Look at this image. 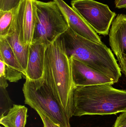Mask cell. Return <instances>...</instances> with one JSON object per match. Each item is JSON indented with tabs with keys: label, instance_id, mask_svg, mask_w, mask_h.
<instances>
[{
	"label": "cell",
	"instance_id": "ba28073f",
	"mask_svg": "<svg viewBox=\"0 0 126 127\" xmlns=\"http://www.w3.org/2000/svg\"><path fill=\"white\" fill-rule=\"evenodd\" d=\"M72 75L75 88L115 83L107 76L78 60L71 59Z\"/></svg>",
	"mask_w": 126,
	"mask_h": 127
},
{
	"label": "cell",
	"instance_id": "6da1fadb",
	"mask_svg": "<svg viewBox=\"0 0 126 127\" xmlns=\"http://www.w3.org/2000/svg\"><path fill=\"white\" fill-rule=\"evenodd\" d=\"M42 77L70 119L73 116L75 88L72 80L71 59L67 54L61 35L47 46Z\"/></svg>",
	"mask_w": 126,
	"mask_h": 127
},
{
	"label": "cell",
	"instance_id": "603a6c76",
	"mask_svg": "<svg viewBox=\"0 0 126 127\" xmlns=\"http://www.w3.org/2000/svg\"><path fill=\"white\" fill-rule=\"evenodd\" d=\"M114 2L116 8H126V0H115Z\"/></svg>",
	"mask_w": 126,
	"mask_h": 127
},
{
	"label": "cell",
	"instance_id": "4fadbf2b",
	"mask_svg": "<svg viewBox=\"0 0 126 127\" xmlns=\"http://www.w3.org/2000/svg\"><path fill=\"white\" fill-rule=\"evenodd\" d=\"M27 111L24 106L14 104L6 115L0 117V124L4 127H25Z\"/></svg>",
	"mask_w": 126,
	"mask_h": 127
},
{
	"label": "cell",
	"instance_id": "cb8c5ba5",
	"mask_svg": "<svg viewBox=\"0 0 126 127\" xmlns=\"http://www.w3.org/2000/svg\"></svg>",
	"mask_w": 126,
	"mask_h": 127
},
{
	"label": "cell",
	"instance_id": "30bf717a",
	"mask_svg": "<svg viewBox=\"0 0 126 127\" xmlns=\"http://www.w3.org/2000/svg\"><path fill=\"white\" fill-rule=\"evenodd\" d=\"M46 47L45 44L36 41H33L29 45L26 78L36 80L43 77Z\"/></svg>",
	"mask_w": 126,
	"mask_h": 127
},
{
	"label": "cell",
	"instance_id": "9a60e30c",
	"mask_svg": "<svg viewBox=\"0 0 126 127\" xmlns=\"http://www.w3.org/2000/svg\"><path fill=\"white\" fill-rule=\"evenodd\" d=\"M15 8L7 11L0 10V38H6L9 34L14 20Z\"/></svg>",
	"mask_w": 126,
	"mask_h": 127
},
{
	"label": "cell",
	"instance_id": "5b68a950",
	"mask_svg": "<svg viewBox=\"0 0 126 127\" xmlns=\"http://www.w3.org/2000/svg\"><path fill=\"white\" fill-rule=\"evenodd\" d=\"M35 16L33 41L38 42L47 46L69 28L66 17L53 0L48 2L36 0Z\"/></svg>",
	"mask_w": 126,
	"mask_h": 127
},
{
	"label": "cell",
	"instance_id": "ac0fdd59",
	"mask_svg": "<svg viewBox=\"0 0 126 127\" xmlns=\"http://www.w3.org/2000/svg\"><path fill=\"white\" fill-rule=\"evenodd\" d=\"M21 0H0V10L7 11L15 8Z\"/></svg>",
	"mask_w": 126,
	"mask_h": 127
},
{
	"label": "cell",
	"instance_id": "44dd1931",
	"mask_svg": "<svg viewBox=\"0 0 126 127\" xmlns=\"http://www.w3.org/2000/svg\"><path fill=\"white\" fill-rule=\"evenodd\" d=\"M113 127H126V111L118 117Z\"/></svg>",
	"mask_w": 126,
	"mask_h": 127
},
{
	"label": "cell",
	"instance_id": "2e32d148",
	"mask_svg": "<svg viewBox=\"0 0 126 127\" xmlns=\"http://www.w3.org/2000/svg\"><path fill=\"white\" fill-rule=\"evenodd\" d=\"M13 105L6 89L0 87V117L6 115Z\"/></svg>",
	"mask_w": 126,
	"mask_h": 127
},
{
	"label": "cell",
	"instance_id": "8fae6325",
	"mask_svg": "<svg viewBox=\"0 0 126 127\" xmlns=\"http://www.w3.org/2000/svg\"><path fill=\"white\" fill-rule=\"evenodd\" d=\"M109 44L115 55L126 57V15L118 14L112 23Z\"/></svg>",
	"mask_w": 126,
	"mask_h": 127
},
{
	"label": "cell",
	"instance_id": "d6986e66",
	"mask_svg": "<svg viewBox=\"0 0 126 127\" xmlns=\"http://www.w3.org/2000/svg\"><path fill=\"white\" fill-rule=\"evenodd\" d=\"M6 78V65L0 59V87L6 89L8 84Z\"/></svg>",
	"mask_w": 126,
	"mask_h": 127
},
{
	"label": "cell",
	"instance_id": "7c38bea8",
	"mask_svg": "<svg viewBox=\"0 0 126 127\" xmlns=\"http://www.w3.org/2000/svg\"><path fill=\"white\" fill-rule=\"evenodd\" d=\"M36 0H21L22 27L24 39L28 45L33 40L35 27V4Z\"/></svg>",
	"mask_w": 126,
	"mask_h": 127
},
{
	"label": "cell",
	"instance_id": "7a4b0ae2",
	"mask_svg": "<svg viewBox=\"0 0 126 127\" xmlns=\"http://www.w3.org/2000/svg\"><path fill=\"white\" fill-rule=\"evenodd\" d=\"M61 36L70 59L78 60L106 75L114 83L118 82L122 75L120 65L105 44L84 38L70 27Z\"/></svg>",
	"mask_w": 126,
	"mask_h": 127
},
{
	"label": "cell",
	"instance_id": "52a82bcc",
	"mask_svg": "<svg viewBox=\"0 0 126 127\" xmlns=\"http://www.w3.org/2000/svg\"><path fill=\"white\" fill-rule=\"evenodd\" d=\"M14 51L18 62L24 70L28 62L29 45L25 43L22 27L21 0L15 9L14 20L9 34L6 38Z\"/></svg>",
	"mask_w": 126,
	"mask_h": 127
},
{
	"label": "cell",
	"instance_id": "7402d4cb",
	"mask_svg": "<svg viewBox=\"0 0 126 127\" xmlns=\"http://www.w3.org/2000/svg\"><path fill=\"white\" fill-rule=\"evenodd\" d=\"M116 57L120 65L121 71L126 77V57L120 56H117Z\"/></svg>",
	"mask_w": 126,
	"mask_h": 127
},
{
	"label": "cell",
	"instance_id": "3957f363",
	"mask_svg": "<svg viewBox=\"0 0 126 127\" xmlns=\"http://www.w3.org/2000/svg\"><path fill=\"white\" fill-rule=\"evenodd\" d=\"M126 111V90L112 85L80 87L74 90L73 116L116 115Z\"/></svg>",
	"mask_w": 126,
	"mask_h": 127
},
{
	"label": "cell",
	"instance_id": "9c48e42d",
	"mask_svg": "<svg viewBox=\"0 0 126 127\" xmlns=\"http://www.w3.org/2000/svg\"><path fill=\"white\" fill-rule=\"evenodd\" d=\"M55 1L66 17L69 26L76 33L90 41L102 43L100 37L92 28L72 7L63 0Z\"/></svg>",
	"mask_w": 126,
	"mask_h": 127
},
{
	"label": "cell",
	"instance_id": "8992f818",
	"mask_svg": "<svg viewBox=\"0 0 126 127\" xmlns=\"http://www.w3.org/2000/svg\"><path fill=\"white\" fill-rule=\"evenodd\" d=\"M71 4L97 34H109L117 14L108 5L94 0H72Z\"/></svg>",
	"mask_w": 126,
	"mask_h": 127
},
{
	"label": "cell",
	"instance_id": "277c9868",
	"mask_svg": "<svg viewBox=\"0 0 126 127\" xmlns=\"http://www.w3.org/2000/svg\"><path fill=\"white\" fill-rule=\"evenodd\" d=\"M23 92L24 103L37 112L44 113L62 127H71L70 119L56 100L43 77L38 80L26 78Z\"/></svg>",
	"mask_w": 126,
	"mask_h": 127
},
{
	"label": "cell",
	"instance_id": "ffe728a7",
	"mask_svg": "<svg viewBox=\"0 0 126 127\" xmlns=\"http://www.w3.org/2000/svg\"><path fill=\"white\" fill-rule=\"evenodd\" d=\"M37 112L42 120L44 127H62L52 121L42 112L37 111Z\"/></svg>",
	"mask_w": 126,
	"mask_h": 127
},
{
	"label": "cell",
	"instance_id": "e0dca14e",
	"mask_svg": "<svg viewBox=\"0 0 126 127\" xmlns=\"http://www.w3.org/2000/svg\"><path fill=\"white\" fill-rule=\"evenodd\" d=\"M6 78L10 82H16L22 78L23 74L21 72L6 65Z\"/></svg>",
	"mask_w": 126,
	"mask_h": 127
},
{
	"label": "cell",
	"instance_id": "5bb4252c",
	"mask_svg": "<svg viewBox=\"0 0 126 127\" xmlns=\"http://www.w3.org/2000/svg\"><path fill=\"white\" fill-rule=\"evenodd\" d=\"M0 59L6 66L21 72L24 76V70L6 38H0Z\"/></svg>",
	"mask_w": 126,
	"mask_h": 127
}]
</instances>
